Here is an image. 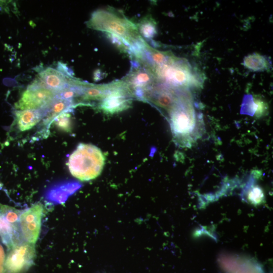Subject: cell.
<instances>
[{
  "mask_svg": "<svg viewBox=\"0 0 273 273\" xmlns=\"http://www.w3.org/2000/svg\"><path fill=\"white\" fill-rule=\"evenodd\" d=\"M88 28L105 31L121 40L132 48L139 44L143 38L137 25L130 21L120 11L112 8L95 11L86 23Z\"/></svg>",
  "mask_w": 273,
  "mask_h": 273,
  "instance_id": "1",
  "label": "cell"
},
{
  "mask_svg": "<svg viewBox=\"0 0 273 273\" xmlns=\"http://www.w3.org/2000/svg\"><path fill=\"white\" fill-rule=\"evenodd\" d=\"M105 157L96 146L80 144L70 155L67 165L71 174L82 181L95 179L101 173Z\"/></svg>",
  "mask_w": 273,
  "mask_h": 273,
  "instance_id": "2",
  "label": "cell"
},
{
  "mask_svg": "<svg viewBox=\"0 0 273 273\" xmlns=\"http://www.w3.org/2000/svg\"><path fill=\"white\" fill-rule=\"evenodd\" d=\"M161 83L177 88L197 86L199 81L185 59L176 57L172 61L147 68Z\"/></svg>",
  "mask_w": 273,
  "mask_h": 273,
  "instance_id": "3",
  "label": "cell"
},
{
  "mask_svg": "<svg viewBox=\"0 0 273 273\" xmlns=\"http://www.w3.org/2000/svg\"><path fill=\"white\" fill-rule=\"evenodd\" d=\"M186 90L177 104L168 114L171 129L177 140L189 136L195 127L193 107Z\"/></svg>",
  "mask_w": 273,
  "mask_h": 273,
  "instance_id": "4",
  "label": "cell"
},
{
  "mask_svg": "<svg viewBox=\"0 0 273 273\" xmlns=\"http://www.w3.org/2000/svg\"><path fill=\"white\" fill-rule=\"evenodd\" d=\"M9 250L5 261L6 273H23L34 264L36 257L34 244L25 241Z\"/></svg>",
  "mask_w": 273,
  "mask_h": 273,
  "instance_id": "5",
  "label": "cell"
},
{
  "mask_svg": "<svg viewBox=\"0 0 273 273\" xmlns=\"http://www.w3.org/2000/svg\"><path fill=\"white\" fill-rule=\"evenodd\" d=\"M134 96L126 84L121 79L114 82V85L107 95L99 105L104 112L113 114L128 109Z\"/></svg>",
  "mask_w": 273,
  "mask_h": 273,
  "instance_id": "6",
  "label": "cell"
},
{
  "mask_svg": "<svg viewBox=\"0 0 273 273\" xmlns=\"http://www.w3.org/2000/svg\"><path fill=\"white\" fill-rule=\"evenodd\" d=\"M43 207L37 202L21 212L19 217L21 232L25 241L35 244L39 237Z\"/></svg>",
  "mask_w": 273,
  "mask_h": 273,
  "instance_id": "7",
  "label": "cell"
},
{
  "mask_svg": "<svg viewBox=\"0 0 273 273\" xmlns=\"http://www.w3.org/2000/svg\"><path fill=\"white\" fill-rule=\"evenodd\" d=\"M57 93L32 83L22 93L15 104L20 110L39 109L49 105L56 98Z\"/></svg>",
  "mask_w": 273,
  "mask_h": 273,
  "instance_id": "8",
  "label": "cell"
},
{
  "mask_svg": "<svg viewBox=\"0 0 273 273\" xmlns=\"http://www.w3.org/2000/svg\"><path fill=\"white\" fill-rule=\"evenodd\" d=\"M122 80L132 92L134 98L139 99L144 93L158 82L149 70L140 64L132 67Z\"/></svg>",
  "mask_w": 273,
  "mask_h": 273,
  "instance_id": "9",
  "label": "cell"
},
{
  "mask_svg": "<svg viewBox=\"0 0 273 273\" xmlns=\"http://www.w3.org/2000/svg\"><path fill=\"white\" fill-rule=\"evenodd\" d=\"M70 78L61 71L48 67L39 72L33 83L58 93L69 85Z\"/></svg>",
  "mask_w": 273,
  "mask_h": 273,
  "instance_id": "10",
  "label": "cell"
},
{
  "mask_svg": "<svg viewBox=\"0 0 273 273\" xmlns=\"http://www.w3.org/2000/svg\"><path fill=\"white\" fill-rule=\"evenodd\" d=\"M79 187V184L74 181H59L50 186L46 190L44 197L50 202L54 204L63 203Z\"/></svg>",
  "mask_w": 273,
  "mask_h": 273,
  "instance_id": "11",
  "label": "cell"
},
{
  "mask_svg": "<svg viewBox=\"0 0 273 273\" xmlns=\"http://www.w3.org/2000/svg\"><path fill=\"white\" fill-rule=\"evenodd\" d=\"M0 237L9 250L25 242L20 227L10 223L1 211Z\"/></svg>",
  "mask_w": 273,
  "mask_h": 273,
  "instance_id": "12",
  "label": "cell"
},
{
  "mask_svg": "<svg viewBox=\"0 0 273 273\" xmlns=\"http://www.w3.org/2000/svg\"><path fill=\"white\" fill-rule=\"evenodd\" d=\"M44 116V112L42 108L17 111L16 113V120L19 129L21 131L30 129Z\"/></svg>",
  "mask_w": 273,
  "mask_h": 273,
  "instance_id": "13",
  "label": "cell"
},
{
  "mask_svg": "<svg viewBox=\"0 0 273 273\" xmlns=\"http://www.w3.org/2000/svg\"><path fill=\"white\" fill-rule=\"evenodd\" d=\"M114 84V82L99 85L83 83L81 99L83 101H98L100 102L109 93Z\"/></svg>",
  "mask_w": 273,
  "mask_h": 273,
  "instance_id": "14",
  "label": "cell"
},
{
  "mask_svg": "<svg viewBox=\"0 0 273 273\" xmlns=\"http://www.w3.org/2000/svg\"><path fill=\"white\" fill-rule=\"evenodd\" d=\"M74 102L57 98L55 99L48 106L42 108L44 111L46 117L44 122L48 123L52 122L54 119L61 113L70 111L73 107Z\"/></svg>",
  "mask_w": 273,
  "mask_h": 273,
  "instance_id": "15",
  "label": "cell"
},
{
  "mask_svg": "<svg viewBox=\"0 0 273 273\" xmlns=\"http://www.w3.org/2000/svg\"><path fill=\"white\" fill-rule=\"evenodd\" d=\"M243 64L247 69L253 71H263L268 69L269 67L267 59L257 53L245 57Z\"/></svg>",
  "mask_w": 273,
  "mask_h": 273,
  "instance_id": "16",
  "label": "cell"
},
{
  "mask_svg": "<svg viewBox=\"0 0 273 273\" xmlns=\"http://www.w3.org/2000/svg\"><path fill=\"white\" fill-rule=\"evenodd\" d=\"M137 27L140 35L147 38H152L157 32L156 22L150 15L142 19Z\"/></svg>",
  "mask_w": 273,
  "mask_h": 273,
  "instance_id": "17",
  "label": "cell"
},
{
  "mask_svg": "<svg viewBox=\"0 0 273 273\" xmlns=\"http://www.w3.org/2000/svg\"><path fill=\"white\" fill-rule=\"evenodd\" d=\"M69 111L61 113L53 120L57 128L67 132H70L72 129L71 115Z\"/></svg>",
  "mask_w": 273,
  "mask_h": 273,
  "instance_id": "18",
  "label": "cell"
},
{
  "mask_svg": "<svg viewBox=\"0 0 273 273\" xmlns=\"http://www.w3.org/2000/svg\"><path fill=\"white\" fill-rule=\"evenodd\" d=\"M251 109L256 117L259 118L266 114L268 106L266 103L259 98L254 97L251 105Z\"/></svg>",
  "mask_w": 273,
  "mask_h": 273,
  "instance_id": "19",
  "label": "cell"
},
{
  "mask_svg": "<svg viewBox=\"0 0 273 273\" xmlns=\"http://www.w3.org/2000/svg\"><path fill=\"white\" fill-rule=\"evenodd\" d=\"M263 194L262 190L258 187L253 188L249 192L248 198L254 203L260 202L263 199Z\"/></svg>",
  "mask_w": 273,
  "mask_h": 273,
  "instance_id": "20",
  "label": "cell"
},
{
  "mask_svg": "<svg viewBox=\"0 0 273 273\" xmlns=\"http://www.w3.org/2000/svg\"><path fill=\"white\" fill-rule=\"evenodd\" d=\"M5 257L4 249L0 244V273L5 272Z\"/></svg>",
  "mask_w": 273,
  "mask_h": 273,
  "instance_id": "21",
  "label": "cell"
}]
</instances>
